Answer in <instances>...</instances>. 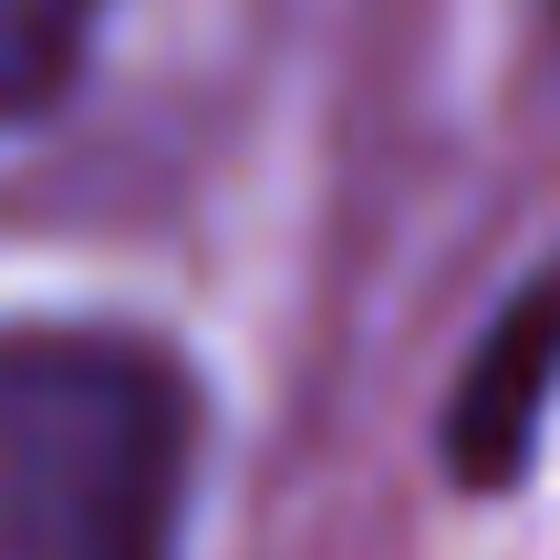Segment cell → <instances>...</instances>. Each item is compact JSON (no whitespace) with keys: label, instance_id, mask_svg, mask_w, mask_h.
<instances>
[{"label":"cell","instance_id":"cell-2","mask_svg":"<svg viewBox=\"0 0 560 560\" xmlns=\"http://www.w3.org/2000/svg\"><path fill=\"white\" fill-rule=\"evenodd\" d=\"M550 384H560V280L509 301V322L478 342L457 405H446V478L457 488H509L529 467V436L550 416Z\"/></svg>","mask_w":560,"mask_h":560},{"label":"cell","instance_id":"cell-1","mask_svg":"<svg viewBox=\"0 0 560 560\" xmlns=\"http://www.w3.org/2000/svg\"><path fill=\"white\" fill-rule=\"evenodd\" d=\"M187 374L136 332H0V560H177Z\"/></svg>","mask_w":560,"mask_h":560},{"label":"cell","instance_id":"cell-3","mask_svg":"<svg viewBox=\"0 0 560 560\" xmlns=\"http://www.w3.org/2000/svg\"><path fill=\"white\" fill-rule=\"evenodd\" d=\"M104 0H0V125L42 115L94 52Z\"/></svg>","mask_w":560,"mask_h":560}]
</instances>
